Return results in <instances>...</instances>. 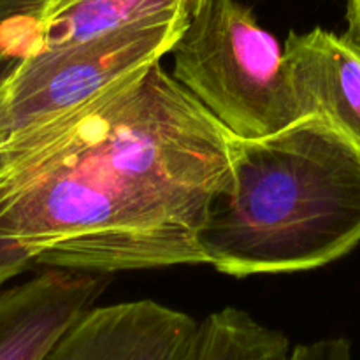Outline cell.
I'll return each instance as SVG.
<instances>
[{
  "mask_svg": "<svg viewBox=\"0 0 360 360\" xmlns=\"http://www.w3.org/2000/svg\"><path fill=\"white\" fill-rule=\"evenodd\" d=\"M229 132L160 62L0 143V239L37 264L116 273L206 264Z\"/></svg>",
  "mask_w": 360,
  "mask_h": 360,
  "instance_id": "1",
  "label": "cell"
},
{
  "mask_svg": "<svg viewBox=\"0 0 360 360\" xmlns=\"http://www.w3.org/2000/svg\"><path fill=\"white\" fill-rule=\"evenodd\" d=\"M360 243V150L319 116L257 139L234 136L227 186L199 234L231 276L316 269Z\"/></svg>",
  "mask_w": 360,
  "mask_h": 360,
  "instance_id": "2",
  "label": "cell"
},
{
  "mask_svg": "<svg viewBox=\"0 0 360 360\" xmlns=\"http://www.w3.org/2000/svg\"><path fill=\"white\" fill-rule=\"evenodd\" d=\"M172 76L241 139L308 118L285 48L239 0H207L172 49Z\"/></svg>",
  "mask_w": 360,
  "mask_h": 360,
  "instance_id": "3",
  "label": "cell"
},
{
  "mask_svg": "<svg viewBox=\"0 0 360 360\" xmlns=\"http://www.w3.org/2000/svg\"><path fill=\"white\" fill-rule=\"evenodd\" d=\"M192 18L186 9L165 11L20 60L0 76V137L76 108L160 62Z\"/></svg>",
  "mask_w": 360,
  "mask_h": 360,
  "instance_id": "4",
  "label": "cell"
},
{
  "mask_svg": "<svg viewBox=\"0 0 360 360\" xmlns=\"http://www.w3.org/2000/svg\"><path fill=\"white\" fill-rule=\"evenodd\" d=\"M200 322L160 302L94 306L42 360H193Z\"/></svg>",
  "mask_w": 360,
  "mask_h": 360,
  "instance_id": "5",
  "label": "cell"
},
{
  "mask_svg": "<svg viewBox=\"0 0 360 360\" xmlns=\"http://www.w3.org/2000/svg\"><path fill=\"white\" fill-rule=\"evenodd\" d=\"M207 0H0V76L20 60Z\"/></svg>",
  "mask_w": 360,
  "mask_h": 360,
  "instance_id": "6",
  "label": "cell"
},
{
  "mask_svg": "<svg viewBox=\"0 0 360 360\" xmlns=\"http://www.w3.org/2000/svg\"><path fill=\"white\" fill-rule=\"evenodd\" d=\"M109 285L102 273L49 267L0 288V360H42Z\"/></svg>",
  "mask_w": 360,
  "mask_h": 360,
  "instance_id": "7",
  "label": "cell"
},
{
  "mask_svg": "<svg viewBox=\"0 0 360 360\" xmlns=\"http://www.w3.org/2000/svg\"><path fill=\"white\" fill-rule=\"evenodd\" d=\"M308 116H319L360 150V48L348 35L316 27L283 44Z\"/></svg>",
  "mask_w": 360,
  "mask_h": 360,
  "instance_id": "8",
  "label": "cell"
},
{
  "mask_svg": "<svg viewBox=\"0 0 360 360\" xmlns=\"http://www.w3.org/2000/svg\"><path fill=\"white\" fill-rule=\"evenodd\" d=\"M290 340L250 313L224 308L200 322L193 360H288Z\"/></svg>",
  "mask_w": 360,
  "mask_h": 360,
  "instance_id": "9",
  "label": "cell"
},
{
  "mask_svg": "<svg viewBox=\"0 0 360 360\" xmlns=\"http://www.w3.org/2000/svg\"><path fill=\"white\" fill-rule=\"evenodd\" d=\"M288 360H352V343L347 338H323L299 343L292 347Z\"/></svg>",
  "mask_w": 360,
  "mask_h": 360,
  "instance_id": "10",
  "label": "cell"
},
{
  "mask_svg": "<svg viewBox=\"0 0 360 360\" xmlns=\"http://www.w3.org/2000/svg\"><path fill=\"white\" fill-rule=\"evenodd\" d=\"M35 264L37 260L27 248L0 239V288H4L9 280L34 267Z\"/></svg>",
  "mask_w": 360,
  "mask_h": 360,
  "instance_id": "11",
  "label": "cell"
},
{
  "mask_svg": "<svg viewBox=\"0 0 360 360\" xmlns=\"http://www.w3.org/2000/svg\"><path fill=\"white\" fill-rule=\"evenodd\" d=\"M347 35L360 48V0H348Z\"/></svg>",
  "mask_w": 360,
  "mask_h": 360,
  "instance_id": "12",
  "label": "cell"
},
{
  "mask_svg": "<svg viewBox=\"0 0 360 360\" xmlns=\"http://www.w3.org/2000/svg\"><path fill=\"white\" fill-rule=\"evenodd\" d=\"M2 141H4V137H0V143H2Z\"/></svg>",
  "mask_w": 360,
  "mask_h": 360,
  "instance_id": "13",
  "label": "cell"
}]
</instances>
